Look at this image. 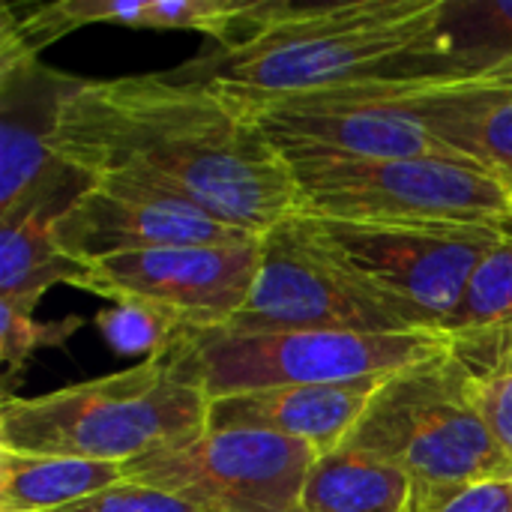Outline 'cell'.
Instances as JSON below:
<instances>
[{"label":"cell","mask_w":512,"mask_h":512,"mask_svg":"<svg viewBox=\"0 0 512 512\" xmlns=\"http://www.w3.org/2000/svg\"><path fill=\"white\" fill-rule=\"evenodd\" d=\"M54 156L90 183L258 237L300 213L294 171L267 132L210 84L174 72L84 81L63 102Z\"/></svg>","instance_id":"1"},{"label":"cell","mask_w":512,"mask_h":512,"mask_svg":"<svg viewBox=\"0 0 512 512\" xmlns=\"http://www.w3.org/2000/svg\"><path fill=\"white\" fill-rule=\"evenodd\" d=\"M441 9L444 0H249L231 30L174 75L231 102L453 75Z\"/></svg>","instance_id":"2"},{"label":"cell","mask_w":512,"mask_h":512,"mask_svg":"<svg viewBox=\"0 0 512 512\" xmlns=\"http://www.w3.org/2000/svg\"><path fill=\"white\" fill-rule=\"evenodd\" d=\"M210 402L159 357L36 399L3 396L0 450L126 465L207 429Z\"/></svg>","instance_id":"3"},{"label":"cell","mask_w":512,"mask_h":512,"mask_svg":"<svg viewBox=\"0 0 512 512\" xmlns=\"http://www.w3.org/2000/svg\"><path fill=\"white\" fill-rule=\"evenodd\" d=\"M450 351L444 330L348 333V330H282L234 336L228 330H180L156 354L168 372L198 387L207 402L276 387L345 384L390 378Z\"/></svg>","instance_id":"4"},{"label":"cell","mask_w":512,"mask_h":512,"mask_svg":"<svg viewBox=\"0 0 512 512\" xmlns=\"http://www.w3.org/2000/svg\"><path fill=\"white\" fill-rule=\"evenodd\" d=\"M396 465L414 495L512 477L474 396V375L453 351L390 375L345 441Z\"/></svg>","instance_id":"5"},{"label":"cell","mask_w":512,"mask_h":512,"mask_svg":"<svg viewBox=\"0 0 512 512\" xmlns=\"http://www.w3.org/2000/svg\"><path fill=\"white\" fill-rule=\"evenodd\" d=\"M300 213L345 222H453L512 234L510 183L456 156L354 159L282 153Z\"/></svg>","instance_id":"6"},{"label":"cell","mask_w":512,"mask_h":512,"mask_svg":"<svg viewBox=\"0 0 512 512\" xmlns=\"http://www.w3.org/2000/svg\"><path fill=\"white\" fill-rule=\"evenodd\" d=\"M315 243L414 330H441L474 267L504 231L453 222H345L306 216Z\"/></svg>","instance_id":"7"},{"label":"cell","mask_w":512,"mask_h":512,"mask_svg":"<svg viewBox=\"0 0 512 512\" xmlns=\"http://www.w3.org/2000/svg\"><path fill=\"white\" fill-rule=\"evenodd\" d=\"M321 453L267 432L204 429L123 465L126 480L186 498L201 512L300 510L309 468Z\"/></svg>","instance_id":"8"},{"label":"cell","mask_w":512,"mask_h":512,"mask_svg":"<svg viewBox=\"0 0 512 512\" xmlns=\"http://www.w3.org/2000/svg\"><path fill=\"white\" fill-rule=\"evenodd\" d=\"M225 330L258 336L282 330L411 333L414 327L330 258L297 213L264 234L252 294Z\"/></svg>","instance_id":"9"},{"label":"cell","mask_w":512,"mask_h":512,"mask_svg":"<svg viewBox=\"0 0 512 512\" xmlns=\"http://www.w3.org/2000/svg\"><path fill=\"white\" fill-rule=\"evenodd\" d=\"M417 81H372L321 93L234 102L279 153H330L354 159L456 156L417 117ZM462 159V156H456Z\"/></svg>","instance_id":"10"},{"label":"cell","mask_w":512,"mask_h":512,"mask_svg":"<svg viewBox=\"0 0 512 512\" xmlns=\"http://www.w3.org/2000/svg\"><path fill=\"white\" fill-rule=\"evenodd\" d=\"M264 255V237L231 246H177L114 255L87 267L81 291L114 303H153L186 330H225L246 306Z\"/></svg>","instance_id":"11"},{"label":"cell","mask_w":512,"mask_h":512,"mask_svg":"<svg viewBox=\"0 0 512 512\" xmlns=\"http://www.w3.org/2000/svg\"><path fill=\"white\" fill-rule=\"evenodd\" d=\"M81 84L0 36V219L42 201L72 204L90 186L54 156L63 102Z\"/></svg>","instance_id":"12"},{"label":"cell","mask_w":512,"mask_h":512,"mask_svg":"<svg viewBox=\"0 0 512 512\" xmlns=\"http://www.w3.org/2000/svg\"><path fill=\"white\" fill-rule=\"evenodd\" d=\"M255 237L258 234L225 225L204 210L144 198L102 183H90L54 219L57 246L84 267L147 249L231 246Z\"/></svg>","instance_id":"13"},{"label":"cell","mask_w":512,"mask_h":512,"mask_svg":"<svg viewBox=\"0 0 512 512\" xmlns=\"http://www.w3.org/2000/svg\"><path fill=\"white\" fill-rule=\"evenodd\" d=\"M387 378H363L345 384L276 387L237 393L210 402L207 429L213 432H267L303 441L318 453H330L348 441L372 396Z\"/></svg>","instance_id":"14"},{"label":"cell","mask_w":512,"mask_h":512,"mask_svg":"<svg viewBox=\"0 0 512 512\" xmlns=\"http://www.w3.org/2000/svg\"><path fill=\"white\" fill-rule=\"evenodd\" d=\"M411 102L450 153L512 183V60L477 75L426 78Z\"/></svg>","instance_id":"15"},{"label":"cell","mask_w":512,"mask_h":512,"mask_svg":"<svg viewBox=\"0 0 512 512\" xmlns=\"http://www.w3.org/2000/svg\"><path fill=\"white\" fill-rule=\"evenodd\" d=\"M66 207L45 201L0 219V303L33 315L36 303L54 285H84L87 267L69 258L54 240V219Z\"/></svg>","instance_id":"16"},{"label":"cell","mask_w":512,"mask_h":512,"mask_svg":"<svg viewBox=\"0 0 512 512\" xmlns=\"http://www.w3.org/2000/svg\"><path fill=\"white\" fill-rule=\"evenodd\" d=\"M411 495L414 483L396 465L342 444L330 453H321L309 468L300 510L408 512Z\"/></svg>","instance_id":"17"},{"label":"cell","mask_w":512,"mask_h":512,"mask_svg":"<svg viewBox=\"0 0 512 512\" xmlns=\"http://www.w3.org/2000/svg\"><path fill=\"white\" fill-rule=\"evenodd\" d=\"M126 480L117 462L0 450V512H57Z\"/></svg>","instance_id":"18"},{"label":"cell","mask_w":512,"mask_h":512,"mask_svg":"<svg viewBox=\"0 0 512 512\" xmlns=\"http://www.w3.org/2000/svg\"><path fill=\"white\" fill-rule=\"evenodd\" d=\"M444 60L453 75H477L512 60V0H444Z\"/></svg>","instance_id":"19"},{"label":"cell","mask_w":512,"mask_h":512,"mask_svg":"<svg viewBox=\"0 0 512 512\" xmlns=\"http://www.w3.org/2000/svg\"><path fill=\"white\" fill-rule=\"evenodd\" d=\"M512 324V234L498 240L474 267L462 300L444 321L447 336Z\"/></svg>","instance_id":"20"},{"label":"cell","mask_w":512,"mask_h":512,"mask_svg":"<svg viewBox=\"0 0 512 512\" xmlns=\"http://www.w3.org/2000/svg\"><path fill=\"white\" fill-rule=\"evenodd\" d=\"M96 330L102 339L126 357H156L162 354L183 327V321L153 303L129 300V303H114L111 309L96 315Z\"/></svg>","instance_id":"21"},{"label":"cell","mask_w":512,"mask_h":512,"mask_svg":"<svg viewBox=\"0 0 512 512\" xmlns=\"http://www.w3.org/2000/svg\"><path fill=\"white\" fill-rule=\"evenodd\" d=\"M84 327L81 318L36 321L30 312H18L0 303V360H3V390L9 396L12 381L24 372L27 360L42 348H63L72 333Z\"/></svg>","instance_id":"22"},{"label":"cell","mask_w":512,"mask_h":512,"mask_svg":"<svg viewBox=\"0 0 512 512\" xmlns=\"http://www.w3.org/2000/svg\"><path fill=\"white\" fill-rule=\"evenodd\" d=\"M450 351L477 381L510 378L512 324L477 330V333H462V336H450Z\"/></svg>","instance_id":"23"},{"label":"cell","mask_w":512,"mask_h":512,"mask_svg":"<svg viewBox=\"0 0 512 512\" xmlns=\"http://www.w3.org/2000/svg\"><path fill=\"white\" fill-rule=\"evenodd\" d=\"M57 512H201L195 504H189L180 495L153 489V486H141L132 480H123L81 504H72L66 510Z\"/></svg>","instance_id":"24"},{"label":"cell","mask_w":512,"mask_h":512,"mask_svg":"<svg viewBox=\"0 0 512 512\" xmlns=\"http://www.w3.org/2000/svg\"><path fill=\"white\" fill-rule=\"evenodd\" d=\"M408 512H512V477L438 495H411Z\"/></svg>","instance_id":"25"},{"label":"cell","mask_w":512,"mask_h":512,"mask_svg":"<svg viewBox=\"0 0 512 512\" xmlns=\"http://www.w3.org/2000/svg\"><path fill=\"white\" fill-rule=\"evenodd\" d=\"M474 396L498 447L512 459V375L492 378V381L474 378Z\"/></svg>","instance_id":"26"},{"label":"cell","mask_w":512,"mask_h":512,"mask_svg":"<svg viewBox=\"0 0 512 512\" xmlns=\"http://www.w3.org/2000/svg\"><path fill=\"white\" fill-rule=\"evenodd\" d=\"M294 512H306V510H294Z\"/></svg>","instance_id":"27"},{"label":"cell","mask_w":512,"mask_h":512,"mask_svg":"<svg viewBox=\"0 0 512 512\" xmlns=\"http://www.w3.org/2000/svg\"><path fill=\"white\" fill-rule=\"evenodd\" d=\"M510 189H512V183H510Z\"/></svg>","instance_id":"28"}]
</instances>
